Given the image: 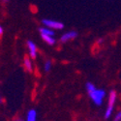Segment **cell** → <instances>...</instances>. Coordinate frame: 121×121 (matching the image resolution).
I'll use <instances>...</instances> for the list:
<instances>
[{"mask_svg": "<svg viewBox=\"0 0 121 121\" xmlns=\"http://www.w3.org/2000/svg\"><path fill=\"white\" fill-rule=\"evenodd\" d=\"M89 96H90V98L92 99L93 102L97 106H99V105H101L103 103L104 98L106 96V92L104 91L103 89H97L96 88L94 91H92L91 93H89Z\"/></svg>", "mask_w": 121, "mask_h": 121, "instance_id": "6da1fadb", "label": "cell"}, {"mask_svg": "<svg viewBox=\"0 0 121 121\" xmlns=\"http://www.w3.org/2000/svg\"><path fill=\"white\" fill-rule=\"evenodd\" d=\"M115 101H116V92L115 91H110L109 95H108V108L106 109V113H105L106 118H109L110 116H112Z\"/></svg>", "mask_w": 121, "mask_h": 121, "instance_id": "7a4b0ae2", "label": "cell"}, {"mask_svg": "<svg viewBox=\"0 0 121 121\" xmlns=\"http://www.w3.org/2000/svg\"><path fill=\"white\" fill-rule=\"evenodd\" d=\"M42 22H43V24L46 27L50 28L52 30H59V29H62L64 27L62 22H56V21H52V19H44Z\"/></svg>", "mask_w": 121, "mask_h": 121, "instance_id": "3957f363", "label": "cell"}, {"mask_svg": "<svg viewBox=\"0 0 121 121\" xmlns=\"http://www.w3.org/2000/svg\"><path fill=\"white\" fill-rule=\"evenodd\" d=\"M77 36H78V33L76 31H69V32L64 33L61 36V38H60V41H61L62 43H66V42H69V41H71V40L75 39Z\"/></svg>", "mask_w": 121, "mask_h": 121, "instance_id": "277c9868", "label": "cell"}, {"mask_svg": "<svg viewBox=\"0 0 121 121\" xmlns=\"http://www.w3.org/2000/svg\"><path fill=\"white\" fill-rule=\"evenodd\" d=\"M27 47L29 49V54L32 58H35L37 56V46L32 41H27Z\"/></svg>", "mask_w": 121, "mask_h": 121, "instance_id": "5b68a950", "label": "cell"}, {"mask_svg": "<svg viewBox=\"0 0 121 121\" xmlns=\"http://www.w3.org/2000/svg\"><path fill=\"white\" fill-rule=\"evenodd\" d=\"M39 31H40V34H41V35L54 36V32H53V30H52V29H50V28H48V27H46V26L41 27V28L39 29Z\"/></svg>", "mask_w": 121, "mask_h": 121, "instance_id": "8992f818", "label": "cell"}, {"mask_svg": "<svg viewBox=\"0 0 121 121\" xmlns=\"http://www.w3.org/2000/svg\"><path fill=\"white\" fill-rule=\"evenodd\" d=\"M37 119V112L35 109H30L27 112L26 121H36Z\"/></svg>", "mask_w": 121, "mask_h": 121, "instance_id": "52a82bcc", "label": "cell"}, {"mask_svg": "<svg viewBox=\"0 0 121 121\" xmlns=\"http://www.w3.org/2000/svg\"><path fill=\"white\" fill-rule=\"evenodd\" d=\"M42 38L44 41L48 44V45H50V46H52L55 44V39L53 36H48V35H41Z\"/></svg>", "mask_w": 121, "mask_h": 121, "instance_id": "ba28073f", "label": "cell"}, {"mask_svg": "<svg viewBox=\"0 0 121 121\" xmlns=\"http://www.w3.org/2000/svg\"><path fill=\"white\" fill-rule=\"evenodd\" d=\"M23 65L27 71H29V72L32 71V62H31V60H30L29 57H25L23 59Z\"/></svg>", "mask_w": 121, "mask_h": 121, "instance_id": "9c48e42d", "label": "cell"}, {"mask_svg": "<svg viewBox=\"0 0 121 121\" xmlns=\"http://www.w3.org/2000/svg\"><path fill=\"white\" fill-rule=\"evenodd\" d=\"M95 89H96V87H95V85H94L93 83H91V82H87V83H86V90H87L88 94L91 93L92 91H94Z\"/></svg>", "mask_w": 121, "mask_h": 121, "instance_id": "30bf717a", "label": "cell"}, {"mask_svg": "<svg viewBox=\"0 0 121 121\" xmlns=\"http://www.w3.org/2000/svg\"><path fill=\"white\" fill-rule=\"evenodd\" d=\"M52 62L49 61V60H48V61L45 62V66H44V69H45V71L46 72H48L50 69H52Z\"/></svg>", "mask_w": 121, "mask_h": 121, "instance_id": "8fae6325", "label": "cell"}, {"mask_svg": "<svg viewBox=\"0 0 121 121\" xmlns=\"http://www.w3.org/2000/svg\"><path fill=\"white\" fill-rule=\"evenodd\" d=\"M113 121H121V112H117V114L115 115L114 117V120Z\"/></svg>", "mask_w": 121, "mask_h": 121, "instance_id": "7c38bea8", "label": "cell"}, {"mask_svg": "<svg viewBox=\"0 0 121 121\" xmlns=\"http://www.w3.org/2000/svg\"><path fill=\"white\" fill-rule=\"evenodd\" d=\"M2 34H3V27L0 26V35H2Z\"/></svg>", "mask_w": 121, "mask_h": 121, "instance_id": "4fadbf2b", "label": "cell"}, {"mask_svg": "<svg viewBox=\"0 0 121 121\" xmlns=\"http://www.w3.org/2000/svg\"><path fill=\"white\" fill-rule=\"evenodd\" d=\"M16 121H22V119H19V118H18V119H16Z\"/></svg>", "mask_w": 121, "mask_h": 121, "instance_id": "5bb4252c", "label": "cell"}]
</instances>
